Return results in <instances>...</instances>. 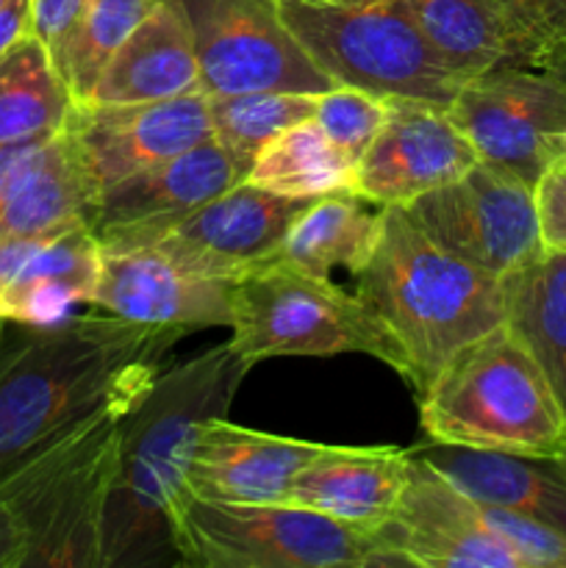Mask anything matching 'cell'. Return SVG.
<instances>
[{
    "label": "cell",
    "mask_w": 566,
    "mask_h": 568,
    "mask_svg": "<svg viewBox=\"0 0 566 568\" xmlns=\"http://www.w3.org/2000/svg\"><path fill=\"white\" fill-rule=\"evenodd\" d=\"M200 81L192 26L178 0H155L128 33L87 103H144L192 92Z\"/></svg>",
    "instance_id": "obj_21"
},
{
    "label": "cell",
    "mask_w": 566,
    "mask_h": 568,
    "mask_svg": "<svg viewBox=\"0 0 566 568\" xmlns=\"http://www.w3.org/2000/svg\"><path fill=\"white\" fill-rule=\"evenodd\" d=\"M544 253H566V159H558L533 186Z\"/></svg>",
    "instance_id": "obj_34"
},
{
    "label": "cell",
    "mask_w": 566,
    "mask_h": 568,
    "mask_svg": "<svg viewBox=\"0 0 566 568\" xmlns=\"http://www.w3.org/2000/svg\"><path fill=\"white\" fill-rule=\"evenodd\" d=\"M242 181L236 161L211 136L100 192L89 205L87 225L100 250L144 247L198 205Z\"/></svg>",
    "instance_id": "obj_14"
},
{
    "label": "cell",
    "mask_w": 566,
    "mask_h": 568,
    "mask_svg": "<svg viewBox=\"0 0 566 568\" xmlns=\"http://www.w3.org/2000/svg\"><path fill=\"white\" fill-rule=\"evenodd\" d=\"M26 566V532L6 499H0V568Z\"/></svg>",
    "instance_id": "obj_36"
},
{
    "label": "cell",
    "mask_w": 566,
    "mask_h": 568,
    "mask_svg": "<svg viewBox=\"0 0 566 568\" xmlns=\"http://www.w3.org/2000/svg\"><path fill=\"white\" fill-rule=\"evenodd\" d=\"M325 447L327 444L250 430L231 425L225 416H214L200 425L183 471V488L209 503H286L297 471Z\"/></svg>",
    "instance_id": "obj_18"
},
{
    "label": "cell",
    "mask_w": 566,
    "mask_h": 568,
    "mask_svg": "<svg viewBox=\"0 0 566 568\" xmlns=\"http://www.w3.org/2000/svg\"><path fill=\"white\" fill-rule=\"evenodd\" d=\"M236 281L200 275L155 247L100 250L92 305L137 325L181 333L233 325Z\"/></svg>",
    "instance_id": "obj_17"
},
{
    "label": "cell",
    "mask_w": 566,
    "mask_h": 568,
    "mask_svg": "<svg viewBox=\"0 0 566 568\" xmlns=\"http://www.w3.org/2000/svg\"><path fill=\"white\" fill-rule=\"evenodd\" d=\"M355 166L314 120H305L277 133L255 155L244 183L292 200L355 194Z\"/></svg>",
    "instance_id": "obj_25"
},
{
    "label": "cell",
    "mask_w": 566,
    "mask_h": 568,
    "mask_svg": "<svg viewBox=\"0 0 566 568\" xmlns=\"http://www.w3.org/2000/svg\"><path fill=\"white\" fill-rule=\"evenodd\" d=\"M31 37V0H9L0 9V55Z\"/></svg>",
    "instance_id": "obj_37"
},
{
    "label": "cell",
    "mask_w": 566,
    "mask_h": 568,
    "mask_svg": "<svg viewBox=\"0 0 566 568\" xmlns=\"http://www.w3.org/2000/svg\"><path fill=\"white\" fill-rule=\"evenodd\" d=\"M431 442L494 453H566V414L511 325L461 347L420 392Z\"/></svg>",
    "instance_id": "obj_5"
},
{
    "label": "cell",
    "mask_w": 566,
    "mask_h": 568,
    "mask_svg": "<svg viewBox=\"0 0 566 568\" xmlns=\"http://www.w3.org/2000/svg\"><path fill=\"white\" fill-rule=\"evenodd\" d=\"M231 331V344L253 364L277 355L361 353L408 377L394 338L355 294L281 258L239 277Z\"/></svg>",
    "instance_id": "obj_8"
},
{
    "label": "cell",
    "mask_w": 566,
    "mask_h": 568,
    "mask_svg": "<svg viewBox=\"0 0 566 568\" xmlns=\"http://www.w3.org/2000/svg\"><path fill=\"white\" fill-rule=\"evenodd\" d=\"M153 3L155 0H89L81 20L53 55L75 105L92 98L100 72Z\"/></svg>",
    "instance_id": "obj_29"
},
{
    "label": "cell",
    "mask_w": 566,
    "mask_h": 568,
    "mask_svg": "<svg viewBox=\"0 0 566 568\" xmlns=\"http://www.w3.org/2000/svg\"><path fill=\"white\" fill-rule=\"evenodd\" d=\"M178 560L198 568L383 566L375 532L297 505L209 503L186 488L166 508Z\"/></svg>",
    "instance_id": "obj_7"
},
{
    "label": "cell",
    "mask_w": 566,
    "mask_h": 568,
    "mask_svg": "<svg viewBox=\"0 0 566 568\" xmlns=\"http://www.w3.org/2000/svg\"><path fill=\"white\" fill-rule=\"evenodd\" d=\"M87 3L89 0H31V33L48 48L50 55L59 53Z\"/></svg>",
    "instance_id": "obj_35"
},
{
    "label": "cell",
    "mask_w": 566,
    "mask_h": 568,
    "mask_svg": "<svg viewBox=\"0 0 566 568\" xmlns=\"http://www.w3.org/2000/svg\"><path fill=\"white\" fill-rule=\"evenodd\" d=\"M427 239L497 277L544 255L533 186L477 161L466 175L405 205Z\"/></svg>",
    "instance_id": "obj_11"
},
{
    "label": "cell",
    "mask_w": 566,
    "mask_h": 568,
    "mask_svg": "<svg viewBox=\"0 0 566 568\" xmlns=\"http://www.w3.org/2000/svg\"><path fill=\"white\" fill-rule=\"evenodd\" d=\"M383 209L358 194H325L305 203L289 225L277 258L311 275L344 270L358 275L375 253Z\"/></svg>",
    "instance_id": "obj_23"
},
{
    "label": "cell",
    "mask_w": 566,
    "mask_h": 568,
    "mask_svg": "<svg viewBox=\"0 0 566 568\" xmlns=\"http://www.w3.org/2000/svg\"><path fill=\"white\" fill-rule=\"evenodd\" d=\"M211 100L214 139L231 153L242 175L255 155L286 128L314 120L320 94L309 92H242Z\"/></svg>",
    "instance_id": "obj_28"
},
{
    "label": "cell",
    "mask_w": 566,
    "mask_h": 568,
    "mask_svg": "<svg viewBox=\"0 0 566 568\" xmlns=\"http://www.w3.org/2000/svg\"><path fill=\"white\" fill-rule=\"evenodd\" d=\"M386 100V122L355 166L358 197L381 209H405L422 194L458 181L481 161L447 109L408 98Z\"/></svg>",
    "instance_id": "obj_15"
},
{
    "label": "cell",
    "mask_w": 566,
    "mask_h": 568,
    "mask_svg": "<svg viewBox=\"0 0 566 568\" xmlns=\"http://www.w3.org/2000/svg\"><path fill=\"white\" fill-rule=\"evenodd\" d=\"M514 42L516 67L549 72L566 55V0H486Z\"/></svg>",
    "instance_id": "obj_30"
},
{
    "label": "cell",
    "mask_w": 566,
    "mask_h": 568,
    "mask_svg": "<svg viewBox=\"0 0 566 568\" xmlns=\"http://www.w3.org/2000/svg\"><path fill=\"white\" fill-rule=\"evenodd\" d=\"M477 159L536 186L566 153V87L530 67L466 78L447 105Z\"/></svg>",
    "instance_id": "obj_10"
},
{
    "label": "cell",
    "mask_w": 566,
    "mask_h": 568,
    "mask_svg": "<svg viewBox=\"0 0 566 568\" xmlns=\"http://www.w3.org/2000/svg\"><path fill=\"white\" fill-rule=\"evenodd\" d=\"M305 203L309 200L281 197L242 181L198 205L144 247L161 250L200 275L239 281L255 266L277 258L289 225Z\"/></svg>",
    "instance_id": "obj_16"
},
{
    "label": "cell",
    "mask_w": 566,
    "mask_h": 568,
    "mask_svg": "<svg viewBox=\"0 0 566 568\" xmlns=\"http://www.w3.org/2000/svg\"><path fill=\"white\" fill-rule=\"evenodd\" d=\"M192 26L209 98L242 92L325 94L336 83L283 22L277 0H178Z\"/></svg>",
    "instance_id": "obj_9"
},
{
    "label": "cell",
    "mask_w": 566,
    "mask_h": 568,
    "mask_svg": "<svg viewBox=\"0 0 566 568\" xmlns=\"http://www.w3.org/2000/svg\"><path fill=\"white\" fill-rule=\"evenodd\" d=\"M253 361L231 342L155 375L128 410L120 460L103 521V568L148 564L170 544L166 508L183 491V471L200 425L231 410ZM172 547V544H170Z\"/></svg>",
    "instance_id": "obj_2"
},
{
    "label": "cell",
    "mask_w": 566,
    "mask_h": 568,
    "mask_svg": "<svg viewBox=\"0 0 566 568\" xmlns=\"http://www.w3.org/2000/svg\"><path fill=\"white\" fill-rule=\"evenodd\" d=\"M6 3H9V0H0V9H3V6H6Z\"/></svg>",
    "instance_id": "obj_39"
},
{
    "label": "cell",
    "mask_w": 566,
    "mask_h": 568,
    "mask_svg": "<svg viewBox=\"0 0 566 568\" xmlns=\"http://www.w3.org/2000/svg\"><path fill=\"white\" fill-rule=\"evenodd\" d=\"M67 131L98 194L214 136L203 89L144 103H81Z\"/></svg>",
    "instance_id": "obj_13"
},
{
    "label": "cell",
    "mask_w": 566,
    "mask_h": 568,
    "mask_svg": "<svg viewBox=\"0 0 566 568\" xmlns=\"http://www.w3.org/2000/svg\"><path fill=\"white\" fill-rule=\"evenodd\" d=\"M383 566L527 568L494 536L469 494L408 449V477L394 514L375 530Z\"/></svg>",
    "instance_id": "obj_12"
},
{
    "label": "cell",
    "mask_w": 566,
    "mask_h": 568,
    "mask_svg": "<svg viewBox=\"0 0 566 568\" xmlns=\"http://www.w3.org/2000/svg\"><path fill=\"white\" fill-rule=\"evenodd\" d=\"M181 336L114 314L72 316L0 353V477L100 405L142 397Z\"/></svg>",
    "instance_id": "obj_1"
},
{
    "label": "cell",
    "mask_w": 566,
    "mask_h": 568,
    "mask_svg": "<svg viewBox=\"0 0 566 568\" xmlns=\"http://www.w3.org/2000/svg\"><path fill=\"white\" fill-rule=\"evenodd\" d=\"M388 114V100L355 87H336L320 94L314 122L320 131L358 164L361 155L381 133Z\"/></svg>",
    "instance_id": "obj_31"
},
{
    "label": "cell",
    "mask_w": 566,
    "mask_h": 568,
    "mask_svg": "<svg viewBox=\"0 0 566 568\" xmlns=\"http://www.w3.org/2000/svg\"><path fill=\"white\" fill-rule=\"evenodd\" d=\"M427 42L461 78L516 67L514 42L486 0H405Z\"/></svg>",
    "instance_id": "obj_27"
},
{
    "label": "cell",
    "mask_w": 566,
    "mask_h": 568,
    "mask_svg": "<svg viewBox=\"0 0 566 568\" xmlns=\"http://www.w3.org/2000/svg\"><path fill=\"white\" fill-rule=\"evenodd\" d=\"M503 283L505 322L538 361L566 414V253H544Z\"/></svg>",
    "instance_id": "obj_24"
},
{
    "label": "cell",
    "mask_w": 566,
    "mask_h": 568,
    "mask_svg": "<svg viewBox=\"0 0 566 568\" xmlns=\"http://www.w3.org/2000/svg\"><path fill=\"white\" fill-rule=\"evenodd\" d=\"M142 397L100 405L0 477V499L26 532L22 568H103V521L122 422Z\"/></svg>",
    "instance_id": "obj_4"
},
{
    "label": "cell",
    "mask_w": 566,
    "mask_h": 568,
    "mask_svg": "<svg viewBox=\"0 0 566 568\" xmlns=\"http://www.w3.org/2000/svg\"><path fill=\"white\" fill-rule=\"evenodd\" d=\"M78 305H87L78 288L59 281H26L0 288V322L28 327H55L75 316Z\"/></svg>",
    "instance_id": "obj_32"
},
{
    "label": "cell",
    "mask_w": 566,
    "mask_h": 568,
    "mask_svg": "<svg viewBox=\"0 0 566 568\" xmlns=\"http://www.w3.org/2000/svg\"><path fill=\"white\" fill-rule=\"evenodd\" d=\"M277 9L336 87L447 109L464 83L427 42L405 0H277Z\"/></svg>",
    "instance_id": "obj_6"
},
{
    "label": "cell",
    "mask_w": 566,
    "mask_h": 568,
    "mask_svg": "<svg viewBox=\"0 0 566 568\" xmlns=\"http://www.w3.org/2000/svg\"><path fill=\"white\" fill-rule=\"evenodd\" d=\"M405 477L408 449L327 444L297 471L286 505L375 532L397 508Z\"/></svg>",
    "instance_id": "obj_20"
},
{
    "label": "cell",
    "mask_w": 566,
    "mask_h": 568,
    "mask_svg": "<svg viewBox=\"0 0 566 568\" xmlns=\"http://www.w3.org/2000/svg\"><path fill=\"white\" fill-rule=\"evenodd\" d=\"M72 109L53 55L33 33L0 55V144L59 133Z\"/></svg>",
    "instance_id": "obj_26"
},
{
    "label": "cell",
    "mask_w": 566,
    "mask_h": 568,
    "mask_svg": "<svg viewBox=\"0 0 566 568\" xmlns=\"http://www.w3.org/2000/svg\"><path fill=\"white\" fill-rule=\"evenodd\" d=\"M477 508L488 530L503 538L527 568H566V536L514 510L483 503H477Z\"/></svg>",
    "instance_id": "obj_33"
},
{
    "label": "cell",
    "mask_w": 566,
    "mask_h": 568,
    "mask_svg": "<svg viewBox=\"0 0 566 568\" xmlns=\"http://www.w3.org/2000/svg\"><path fill=\"white\" fill-rule=\"evenodd\" d=\"M547 75H553L555 81H560V83H564V87H566V55H564V59L558 61V64L553 67V70L547 72Z\"/></svg>",
    "instance_id": "obj_38"
},
{
    "label": "cell",
    "mask_w": 566,
    "mask_h": 568,
    "mask_svg": "<svg viewBox=\"0 0 566 568\" xmlns=\"http://www.w3.org/2000/svg\"><path fill=\"white\" fill-rule=\"evenodd\" d=\"M475 503L514 510L566 536V453H494L427 438L411 449Z\"/></svg>",
    "instance_id": "obj_19"
},
{
    "label": "cell",
    "mask_w": 566,
    "mask_h": 568,
    "mask_svg": "<svg viewBox=\"0 0 566 568\" xmlns=\"http://www.w3.org/2000/svg\"><path fill=\"white\" fill-rule=\"evenodd\" d=\"M564 159H566V153H564Z\"/></svg>",
    "instance_id": "obj_40"
},
{
    "label": "cell",
    "mask_w": 566,
    "mask_h": 568,
    "mask_svg": "<svg viewBox=\"0 0 566 568\" xmlns=\"http://www.w3.org/2000/svg\"><path fill=\"white\" fill-rule=\"evenodd\" d=\"M355 277V297L394 338L416 392L508 320L503 277L438 247L397 205L383 209L375 253Z\"/></svg>",
    "instance_id": "obj_3"
},
{
    "label": "cell",
    "mask_w": 566,
    "mask_h": 568,
    "mask_svg": "<svg viewBox=\"0 0 566 568\" xmlns=\"http://www.w3.org/2000/svg\"><path fill=\"white\" fill-rule=\"evenodd\" d=\"M98 197L67 125L28 161L0 200V239L44 236L87 222Z\"/></svg>",
    "instance_id": "obj_22"
}]
</instances>
